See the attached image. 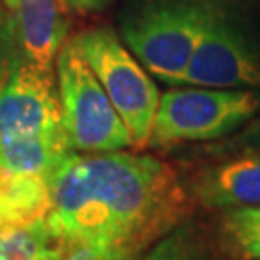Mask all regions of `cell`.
<instances>
[{
    "mask_svg": "<svg viewBox=\"0 0 260 260\" xmlns=\"http://www.w3.org/2000/svg\"><path fill=\"white\" fill-rule=\"evenodd\" d=\"M47 179L45 220L66 247L89 245L133 260L189 212L191 193L177 170L150 154L72 150Z\"/></svg>",
    "mask_w": 260,
    "mask_h": 260,
    "instance_id": "1",
    "label": "cell"
},
{
    "mask_svg": "<svg viewBox=\"0 0 260 260\" xmlns=\"http://www.w3.org/2000/svg\"><path fill=\"white\" fill-rule=\"evenodd\" d=\"M214 6L210 0L154 2L123 19L120 39L152 77L181 85Z\"/></svg>",
    "mask_w": 260,
    "mask_h": 260,
    "instance_id": "2",
    "label": "cell"
},
{
    "mask_svg": "<svg viewBox=\"0 0 260 260\" xmlns=\"http://www.w3.org/2000/svg\"><path fill=\"white\" fill-rule=\"evenodd\" d=\"M260 112L258 89L179 87L160 94L150 147L220 141L241 129Z\"/></svg>",
    "mask_w": 260,
    "mask_h": 260,
    "instance_id": "3",
    "label": "cell"
},
{
    "mask_svg": "<svg viewBox=\"0 0 260 260\" xmlns=\"http://www.w3.org/2000/svg\"><path fill=\"white\" fill-rule=\"evenodd\" d=\"M56 81L64 129L75 152H110L133 147L131 133L72 41L56 56Z\"/></svg>",
    "mask_w": 260,
    "mask_h": 260,
    "instance_id": "4",
    "label": "cell"
},
{
    "mask_svg": "<svg viewBox=\"0 0 260 260\" xmlns=\"http://www.w3.org/2000/svg\"><path fill=\"white\" fill-rule=\"evenodd\" d=\"M110 96L131 133L133 147L149 145L160 91L150 74L112 29H85L70 39Z\"/></svg>",
    "mask_w": 260,
    "mask_h": 260,
    "instance_id": "5",
    "label": "cell"
},
{
    "mask_svg": "<svg viewBox=\"0 0 260 260\" xmlns=\"http://www.w3.org/2000/svg\"><path fill=\"white\" fill-rule=\"evenodd\" d=\"M66 133L54 68L19 54L0 29V139Z\"/></svg>",
    "mask_w": 260,
    "mask_h": 260,
    "instance_id": "6",
    "label": "cell"
},
{
    "mask_svg": "<svg viewBox=\"0 0 260 260\" xmlns=\"http://www.w3.org/2000/svg\"><path fill=\"white\" fill-rule=\"evenodd\" d=\"M181 85L260 89V47L218 4L203 27Z\"/></svg>",
    "mask_w": 260,
    "mask_h": 260,
    "instance_id": "7",
    "label": "cell"
},
{
    "mask_svg": "<svg viewBox=\"0 0 260 260\" xmlns=\"http://www.w3.org/2000/svg\"><path fill=\"white\" fill-rule=\"evenodd\" d=\"M189 193L212 210L260 206V147L214 158L193 176Z\"/></svg>",
    "mask_w": 260,
    "mask_h": 260,
    "instance_id": "8",
    "label": "cell"
},
{
    "mask_svg": "<svg viewBox=\"0 0 260 260\" xmlns=\"http://www.w3.org/2000/svg\"><path fill=\"white\" fill-rule=\"evenodd\" d=\"M64 10L62 0H18L8 14V29H0L19 54L45 68H54L68 35Z\"/></svg>",
    "mask_w": 260,
    "mask_h": 260,
    "instance_id": "9",
    "label": "cell"
},
{
    "mask_svg": "<svg viewBox=\"0 0 260 260\" xmlns=\"http://www.w3.org/2000/svg\"><path fill=\"white\" fill-rule=\"evenodd\" d=\"M72 152L66 133H37L0 139V172L48 177Z\"/></svg>",
    "mask_w": 260,
    "mask_h": 260,
    "instance_id": "10",
    "label": "cell"
},
{
    "mask_svg": "<svg viewBox=\"0 0 260 260\" xmlns=\"http://www.w3.org/2000/svg\"><path fill=\"white\" fill-rule=\"evenodd\" d=\"M48 210L47 177L0 172V225H31L45 220Z\"/></svg>",
    "mask_w": 260,
    "mask_h": 260,
    "instance_id": "11",
    "label": "cell"
},
{
    "mask_svg": "<svg viewBox=\"0 0 260 260\" xmlns=\"http://www.w3.org/2000/svg\"><path fill=\"white\" fill-rule=\"evenodd\" d=\"M66 249L47 220L16 228L0 225V260H62Z\"/></svg>",
    "mask_w": 260,
    "mask_h": 260,
    "instance_id": "12",
    "label": "cell"
},
{
    "mask_svg": "<svg viewBox=\"0 0 260 260\" xmlns=\"http://www.w3.org/2000/svg\"><path fill=\"white\" fill-rule=\"evenodd\" d=\"M220 235L237 258L260 260V206L223 210Z\"/></svg>",
    "mask_w": 260,
    "mask_h": 260,
    "instance_id": "13",
    "label": "cell"
},
{
    "mask_svg": "<svg viewBox=\"0 0 260 260\" xmlns=\"http://www.w3.org/2000/svg\"><path fill=\"white\" fill-rule=\"evenodd\" d=\"M133 260H210V256L195 230L183 225L158 239L149 247V252L143 251Z\"/></svg>",
    "mask_w": 260,
    "mask_h": 260,
    "instance_id": "14",
    "label": "cell"
},
{
    "mask_svg": "<svg viewBox=\"0 0 260 260\" xmlns=\"http://www.w3.org/2000/svg\"><path fill=\"white\" fill-rule=\"evenodd\" d=\"M260 147V116L256 114L251 121H247L241 129H237L235 133L228 135L220 139L218 143H214L210 147L203 149V154L210 158H220L228 156L233 152H239V150L254 149Z\"/></svg>",
    "mask_w": 260,
    "mask_h": 260,
    "instance_id": "15",
    "label": "cell"
},
{
    "mask_svg": "<svg viewBox=\"0 0 260 260\" xmlns=\"http://www.w3.org/2000/svg\"><path fill=\"white\" fill-rule=\"evenodd\" d=\"M62 260H129L121 254H116L112 251L89 247V245H72V251L64 252Z\"/></svg>",
    "mask_w": 260,
    "mask_h": 260,
    "instance_id": "16",
    "label": "cell"
},
{
    "mask_svg": "<svg viewBox=\"0 0 260 260\" xmlns=\"http://www.w3.org/2000/svg\"><path fill=\"white\" fill-rule=\"evenodd\" d=\"M114 0H62L66 10H72L75 14H93L103 12L110 6Z\"/></svg>",
    "mask_w": 260,
    "mask_h": 260,
    "instance_id": "17",
    "label": "cell"
},
{
    "mask_svg": "<svg viewBox=\"0 0 260 260\" xmlns=\"http://www.w3.org/2000/svg\"><path fill=\"white\" fill-rule=\"evenodd\" d=\"M0 2H2V4L8 8V12H12V10L16 8V4H18V0H0Z\"/></svg>",
    "mask_w": 260,
    "mask_h": 260,
    "instance_id": "18",
    "label": "cell"
}]
</instances>
